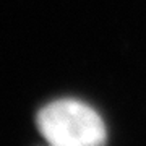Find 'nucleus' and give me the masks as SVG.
Returning <instances> with one entry per match:
<instances>
[{
	"mask_svg": "<svg viewBox=\"0 0 146 146\" xmlns=\"http://www.w3.org/2000/svg\"><path fill=\"white\" fill-rule=\"evenodd\" d=\"M37 128L49 146H104L107 131L101 115L75 99H58L37 114Z\"/></svg>",
	"mask_w": 146,
	"mask_h": 146,
	"instance_id": "f257e3e1",
	"label": "nucleus"
}]
</instances>
